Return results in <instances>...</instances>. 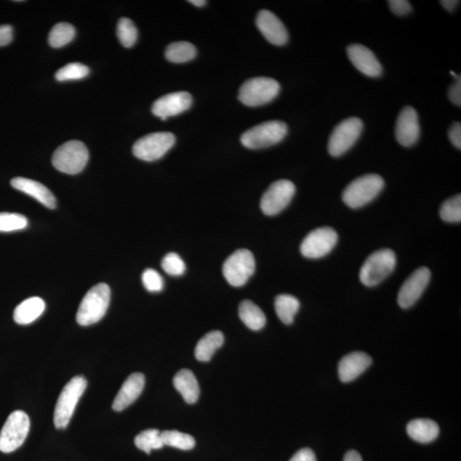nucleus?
Wrapping results in <instances>:
<instances>
[{
    "mask_svg": "<svg viewBox=\"0 0 461 461\" xmlns=\"http://www.w3.org/2000/svg\"><path fill=\"white\" fill-rule=\"evenodd\" d=\"M87 386V382L83 376H74L64 386L54 411V425L57 429L67 427Z\"/></svg>",
    "mask_w": 461,
    "mask_h": 461,
    "instance_id": "nucleus-3",
    "label": "nucleus"
},
{
    "mask_svg": "<svg viewBox=\"0 0 461 461\" xmlns=\"http://www.w3.org/2000/svg\"><path fill=\"white\" fill-rule=\"evenodd\" d=\"M142 282L145 289L149 292H159L163 289V277L154 269H146L142 275Z\"/></svg>",
    "mask_w": 461,
    "mask_h": 461,
    "instance_id": "nucleus-37",
    "label": "nucleus"
},
{
    "mask_svg": "<svg viewBox=\"0 0 461 461\" xmlns=\"http://www.w3.org/2000/svg\"><path fill=\"white\" fill-rule=\"evenodd\" d=\"M347 54L353 66L365 75L379 77L383 68L374 53L363 45L352 44L348 46Z\"/></svg>",
    "mask_w": 461,
    "mask_h": 461,
    "instance_id": "nucleus-18",
    "label": "nucleus"
},
{
    "mask_svg": "<svg viewBox=\"0 0 461 461\" xmlns=\"http://www.w3.org/2000/svg\"><path fill=\"white\" fill-rule=\"evenodd\" d=\"M89 152L82 142L71 140L59 146L53 154L52 164L57 170L77 175L87 166Z\"/></svg>",
    "mask_w": 461,
    "mask_h": 461,
    "instance_id": "nucleus-5",
    "label": "nucleus"
},
{
    "mask_svg": "<svg viewBox=\"0 0 461 461\" xmlns=\"http://www.w3.org/2000/svg\"><path fill=\"white\" fill-rule=\"evenodd\" d=\"M45 303L41 298L24 300L14 311V321L19 325H29L43 314Z\"/></svg>",
    "mask_w": 461,
    "mask_h": 461,
    "instance_id": "nucleus-24",
    "label": "nucleus"
},
{
    "mask_svg": "<svg viewBox=\"0 0 461 461\" xmlns=\"http://www.w3.org/2000/svg\"><path fill=\"white\" fill-rule=\"evenodd\" d=\"M439 430L437 423L428 418H417L410 421L407 426V432L410 438L420 444H430L436 440Z\"/></svg>",
    "mask_w": 461,
    "mask_h": 461,
    "instance_id": "nucleus-22",
    "label": "nucleus"
},
{
    "mask_svg": "<svg viewBox=\"0 0 461 461\" xmlns=\"http://www.w3.org/2000/svg\"><path fill=\"white\" fill-rule=\"evenodd\" d=\"M256 270V261L248 249H237L223 264V275L234 287L244 286Z\"/></svg>",
    "mask_w": 461,
    "mask_h": 461,
    "instance_id": "nucleus-9",
    "label": "nucleus"
},
{
    "mask_svg": "<svg viewBox=\"0 0 461 461\" xmlns=\"http://www.w3.org/2000/svg\"><path fill=\"white\" fill-rule=\"evenodd\" d=\"M295 193V186L291 180H277L265 191L261 200V209L269 217L278 214L290 205Z\"/></svg>",
    "mask_w": 461,
    "mask_h": 461,
    "instance_id": "nucleus-13",
    "label": "nucleus"
},
{
    "mask_svg": "<svg viewBox=\"0 0 461 461\" xmlns=\"http://www.w3.org/2000/svg\"><path fill=\"white\" fill-rule=\"evenodd\" d=\"M189 3L197 7H203L206 5L207 1L205 0H191Z\"/></svg>",
    "mask_w": 461,
    "mask_h": 461,
    "instance_id": "nucleus-45",
    "label": "nucleus"
},
{
    "mask_svg": "<svg viewBox=\"0 0 461 461\" xmlns=\"http://www.w3.org/2000/svg\"><path fill=\"white\" fill-rule=\"evenodd\" d=\"M13 40V27L10 25H0V47L9 45Z\"/></svg>",
    "mask_w": 461,
    "mask_h": 461,
    "instance_id": "nucleus-41",
    "label": "nucleus"
},
{
    "mask_svg": "<svg viewBox=\"0 0 461 461\" xmlns=\"http://www.w3.org/2000/svg\"><path fill=\"white\" fill-rule=\"evenodd\" d=\"M28 219L17 213H0V232H14L24 229L28 226Z\"/></svg>",
    "mask_w": 461,
    "mask_h": 461,
    "instance_id": "nucleus-35",
    "label": "nucleus"
},
{
    "mask_svg": "<svg viewBox=\"0 0 461 461\" xmlns=\"http://www.w3.org/2000/svg\"><path fill=\"white\" fill-rule=\"evenodd\" d=\"M161 268L171 276H180L186 271V264L176 253H169L165 256L161 261Z\"/></svg>",
    "mask_w": 461,
    "mask_h": 461,
    "instance_id": "nucleus-36",
    "label": "nucleus"
},
{
    "mask_svg": "<svg viewBox=\"0 0 461 461\" xmlns=\"http://www.w3.org/2000/svg\"><path fill=\"white\" fill-rule=\"evenodd\" d=\"M275 307L277 315L284 324L291 325L300 309V302L291 295L282 294L275 298Z\"/></svg>",
    "mask_w": 461,
    "mask_h": 461,
    "instance_id": "nucleus-27",
    "label": "nucleus"
},
{
    "mask_svg": "<svg viewBox=\"0 0 461 461\" xmlns=\"http://www.w3.org/2000/svg\"><path fill=\"white\" fill-rule=\"evenodd\" d=\"M90 69L86 65L79 63H72L65 65L59 69L55 78L59 82H68V80H82L89 75Z\"/></svg>",
    "mask_w": 461,
    "mask_h": 461,
    "instance_id": "nucleus-32",
    "label": "nucleus"
},
{
    "mask_svg": "<svg viewBox=\"0 0 461 461\" xmlns=\"http://www.w3.org/2000/svg\"><path fill=\"white\" fill-rule=\"evenodd\" d=\"M117 36L124 47L130 48L136 45L138 38V29L133 21L123 17L117 24Z\"/></svg>",
    "mask_w": 461,
    "mask_h": 461,
    "instance_id": "nucleus-33",
    "label": "nucleus"
},
{
    "mask_svg": "<svg viewBox=\"0 0 461 461\" xmlns=\"http://www.w3.org/2000/svg\"><path fill=\"white\" fill-rule=\"evenodd\" d=\"M279 92L280 85L275 79L256 77L246 80L242 85L238 92V99L247 106H261L272 102Z\"/></svg>",
    "mask_w": 461,
    "mask_h": 461,
    "instance_id": "nucleus-7",
    "label": "nucleus"
},
{
    "mask_svg": "<svg viewBox=\"0 0 461 461\" xmlns=\"http://www.w3.org/2000/svg\"><path fill=\"white\" fill-rule=\"evenodd\" d=\"M440 217L446 222L458 223L461 221L460 194L446 200L440 209Z\"/></svg>",
    "mask_w": 461,
    "mask_h": 461,
    "instance_id": "nucleus-34",
    "label": "nucleus"
},
{
    "mask_svg": "<svg viewBox=\"0 0 461 461\" xmlns=\"http://www.w3.org/2000/svg\"><path fill=\"white\" fill-rule=\"evenodd\" d=\"M363 130V122L360 118L345 119L330 134L328 152L334 157L341 156L356 143Z\"/></svg>",
    "mask_w": 461,
    "mask_h": 461,
    "instance_id": "nucleus-10",
    "label": "nucleus"
},
{
    "mask_svg": "<svg viewBox=\"0 0 461 461\" xmlns=\"http://www.w3.org/2000/svg\"><path fill=\"white\" fill-rule=\"evenodd\" d=\"M110 302V289L108 284H96L87 292L80 302L76 321L82 326L94 325L105 316Z\"/></svg>",
    "mask_w": 461,
    "mask_h": 461,
    "instance_id": "nucleus-1",
    "label": "nucleus"
},
{
    "mask_svg": "<svg viewBox=\"0 0 461 461\" xmlns=\"http://www.w3.org/2000/svg\"><path fill=\"white\" fill-rule=\"evenodd\" d=\"M257 28L266 40L275 45H284L289 40L286 26L270 10H261L256 19Z\"/></svg>",
    "mask_w": 461,
    "mask_h": 461,
    "instance_id": "nucleus-17",
    "label": "nucleus"
},
{
    "mask_svg": "<svg viewBox=\"0 0 461 461\" xmlns=\"http://www.w3.org/2000/svg\"><path fill=\"white\" fill-rule=\"evenodd\" d=\"M11 186L15 189L23 192V193L28 194L31 197L36 198L38 202H40L48 207L50 210H54L57 207V199L54 197L52 192L40 182L36 180L22 178V177H17L10 182Z\"/></svg>",
    "mask_w": 461,
    "mask_h": 461,
    "instance_id": "nucleus-21",
    "label": "nucleus"
},
{
    "mask_svg": "<svg viewBox=\"0 0 461 461\" xmlns=\"http://www.w3.org/2000/svg\"><path fill=\"white\" fill-rule=\"evenodd\" d=\"M440 3L445 10L453 11L457 6H458L460 1H457V0H443V1H440Z\"/></svg>",
    "mask_w": 461,
    "mask_h": 461,
    "instance_id": "nucleus-44",
    "label": "nucleus"
},
{
    "mask_svg": "<svg viewBox=\"0 0 461 461\" xmlns=\"http://www.w3.org/2000/svg\"><path fill=\"white\" fill-rule=\"evenodd\" d=\"M430 271L428 268L422 267L415 270L399 291L397 302L402 309H409L416 303L424 293L430 280Z\"/></svg>",
    "mask_w": 461,
    "mask_h": 461,
    "instance_id": "nucleus-14",
    "label": "nucleus"
},
{
    "mask_svg": "<svg viewBox=\"0 0 461 461\" xmlns=\"http://www.w3.org/2000/svg\"><path fill=\"white\" fill-rule=\"evenodd\" d=\"M197 55V49L189 42L179 41L169 45L165 52L167 60L174 64L187 63Z\"/></svg>",
    "mask_w": 461,
    "mask_h": 461,
    "instance_id": "nucleus-28",
    "label": "nucleus"
},
{
    "mask_svg": "<svg viewBox=\"0 0 461 461\" xmlns=\"http://www.w3.org/2000/svg\"><path fill=\"white\" fill-rule=\"evenodd\" d=\"M389 6L392 13L397 15H406L412 11L411 3L407 0H390Z\"/></svg>",
    "mask_w": 461,
    "mask_h": 461,
    "instance_id": "nucleus-38",
    "label": "nucleus"
},
{
    "mask_svg": "<svg viewBox=\"0 0 461 461\" xmlns=\"http://www.w3.org/2000/svg\"><path fill=\"white\" fill-rule=\"evenodd\" d=\"M344 461H363L360 453L356 451H349L346 453Z\"/></svg>",
    "mask_w": 461,
    "mask_h": 461,
    "instance_id": "nucleus-43",
    "label": "nucleus"
},
{
    "mask_svg": "<svg viewBox=\"0 0 461 461\" xmlns=\"http://www.w3.org/2000/svg\"><path fill=\"white\" fill-rule=\"evenodd\" d=\"M397 265V256L392 249H379L365 261L360 271V282L367 287L378 286L386 279Z\"/></svg>",
    "mask_w": 461,
    "mask_h": 461,
    "instance_id": "nucleus-4",
    "label": "nucleus"
},
{
    "mask_svg": "<svg viewBox=\"0 0 461 461\" xmlns=\"http://www.w3.org/2000/svg\"><path fill=\"white\" fill-rule=\"evenodd\" d=\"M192 101L193 99L189 92H172L154 102L152 111L153 115L161 120H166L168 117H175L189 110Z\"/></svg>",
    "mask_w": 461,
    "mask_h": 461,
    "instance_id": "nucleus-16",
    "label": "nucleus"
},
{
    "mask_svg": "<svg viewBox=\"0 0 461 461\" xmlns=\"http://www.w3.org/2000/svg\"><path fill=\"white\" fill-rule=\"evenodd\" d=\"M224 343V336L219 330L207 333L199 340L195 349V356L200 361H209Z\"/></svg>",
    "mask_w": 461,
    "mask_h": 461,
    "instance_id": "nucleus-25",
    "label": "nucleus"
},
{
    "mask_svg": "<svg viewBox=\"0 0 461 461\" xmlns=\"http://www.w3.org/2000/svg\"><path fill=\"white\" fill-rule=\"evenodd\" d=\"M145 383V379L143 374L140 372L131 374L123 383L115 397L112 405L113 409L117 412H121L133 404L143 391Z\"/></svg>",
    "mask_w": 461,
    "mask_h": 461,
    "instance_id": "nucleus-20",
    "label": "nucleus"
},
{
    "mask_svg": "<svg viewBox=\"0 0 461 461\" xmlns=\"http://www.w3.org/2000/svg\"><path fill=\"white\" fill-rule=\"evenodd\" d=\"M163 444L170 446L182 451H191L195 447L196 441L189 434L177 432V430H165L161 432Z\"/></svg>",
    "mask_w": 461,
    "mask_h": 461,
    "instance_id": "nucleus-31",
    "label": "nucleus"
},
{
    "mask_svg": "<svg viewBox=\"0 0 461 461\" xmlns=\"http://www.w3.org/2000/svg\"><path fill=\"white\" fill-rule=\"evenodd\" d=\"M175 144L172 133H149L136 141L133 146V155L145 161H156L163 157Z\"/></svg>",
    "mask_w": 461,
    "mask_h": 461,
    "instance_id": "nucleus-11",
    "label": "nucleus"
},
{
    "mask_svg": "<svg viewBox=\"0 0 461 461\" xmlns=\"http://www.w3.org/2000/svg\"><path fill=\"white\" fill-rule=\"evenodd\" d=\"M30 420L23 411H15L9 415L0 432V451L11 453L24 443L29 435Z\"/></svg>",
    "mask_w": 461,
    "mask_h": 461,
    "instance_id": "nucleus-8",
    "label": "nucleus"
},
{
    "mask_svg": "<svg viewBox=\"0 0 461 461\" xmlns=\"http://www.w3.org/2000/svg\"><path fill=\"white\" fill-rule=\"evenodd\" d=\"M448 138L457 149H461V124L455 122L448 130Z\"/></svg>",
    "mask_w": 461,
    "mask_h": 461,
    "instance_id": "nucleus-40",
    "label": "nucleus"
},
{
    "mask_svg": "<svg viewBox=\"0 0 461 461\" xmlns=\"http://www.w3.org/2000/svg\"><path fill=\"white\" fill-rule=\"evenodd\" d=\"M174 386L186 402L192 404L198 401L200 387L198 379L191 371L188 369L180 370L175 376Z\"/></svg>",
    "mask_w": 461,
    "mask_h": 461,
    "instance_id": "nucleus-23",
    "label": "nucleus"
},
{
    "mask_svg": "<svg viewBox=\"0 0 461 461\" xmlns=\"http://www.w3.org/2000/svg\"><path fill=\"white\" fill-rule=\"evenodd\" d=\"M383 186L384 180L379 175L360 176L348 184L342 198L348 207L351 209H359L378 197Z\"/></svg>",
    "mask_w": 461,
    "mask_h": 461,
    "instance_id": "nucleus-2",
    "label": "nucleus"
},
{
    "mask_svg": "<svg viewBox=\"0 0 461 461\" xmlns=\"http://www.w3.org/2000/svg\"><path fill=\"white\" fill-rule=\"evenodd\" d=\"M448 98L451 101L457 106L461 105V79L460 75L456 77L455 82L452 85L448 90Z\"/></svg>",
    "mask_w": 461,
    "mask_h": 461,
    "instance_id": "nucleus-39",
    "label": "nucleus"
},
{
    "mask_svg": "<svg viewBox=\"0 0 461 461\" xmlns=\"http://www.w3.org/2000/svg\"><path fill=\"white\" fill-rule=\"evenodd\" d=\"M75 36L74 27L67 22L57 23L49 34L48 41L53 48H60L71 43Z\"/></svg>",
    "mask_w": 461,
    "mask_h": 461,
    "instance_id": "nucleus-29",
    "label": "nucleus"
},
{
    "mask_svg": "<svg viewBox=\"0 0 461 461\" xmlns=\"http://www.w3.org/2000/svg\"><path fill=\"white\" fill-rule=\"evenodd\" d=\"M238 313H240L241 321L249 329L259 330L266 325L267 319L263 311L249 300H245L240 303Z\"/></svg>",
    "mask_w": 461,
    "mask_h": 461,
    "instance_id": "nucleus-26",
    "label": "nucleus"
},
{
    "mask_svg": "<svg viewBox=\"0 0 461 461\" xmlns=\"http://www.w3.org/2000/svg\"><path fill=\"white\" fill-rule=\"evenodd\" d=\"M420 136V122L416 110L413 107L403 108L395 123V138L404 147L417 143Z\"/></svg>",
    "mask_w": 461,
    "mask_h": 461,
    "instance_id": "nucleus-15",
    "label": "nucleus"
},
{
    "mask_svg": "<svg viewBox=\"0 0 461 461\" xmlns=\"http://www.w3.org/2000/svg\"><path fill=\"white\" fill-rule=\"evenodd\" d=\"M337 240V233L333 228L328 226L317 228L307 234L300 246V251L306 258H321L332 251Z\"/></svg>",
    "mask_w": 461,
    "mask_h": 461,
    "instance_id": "nucleus-12",
    "label": "nucleus"
},
{
    "mask_svg": "<svg viewBox=\"0 0 461 461\" xmlns=\"http://www.w3.org/2000/svg\"><path fill=\"white\" fill-rule=\"evenodd\" d=\"M290 461H317V460L312 449L302 448L295 453Z\"/></svg>",
    "mask_w": 461,
    "mask_h": 461,
    "instance_id": "nucleus-42",
    "label": "nucleus"
},
{
    "mask_svg": "<svg viewBox=\"0 0 461 461\" xmlns=\"http://www.w3.org/2000/svg\"><path fill=\"white\" fill-rule=\"evenodd\" d=\"M288 126L280 121H269L253 126L242 134L241 143L252 149L269 147L281 142L287 136Z\"/></svg>",
    "mask_w": 461,
    "mask_h": 461,
    "instance_id": "nucleus-6",
    "label": "nucleus"
},
{
    "mask_svg": "<svg viewBox=\"0 0 461 461\" xmlns=\"http://www.w3.org/2000/svg\"><path fill=\"white\" fill-rule=\"evenodd\" d=\"M370 356L363 352H353L342 358L338 364V375L342 382L349 383L358 378L371 366Z\"/></svg>",
    "mask_w": 461,
    "mask_h": 461,
    "instance_id": "nucleus-19",
    "label": "nucleus"
},
{
    "mask_svg": "<svg viewBox=\"0 0 461 461\" xmlns=\"http://www.w3.org/2000/svg\"><path fill=\"white\" fill-rule=\"evenodd\" d=\"M134 444L146 453H151L153 449H160L164 446L161 432L156 429H148L140 432L134 439Z\"/></svg>",
    "mask_w": 461,
    "mask_h": 461,
    "instance_id": "nucleus-30",
    "label": "nucleus"
}]
</instances>
